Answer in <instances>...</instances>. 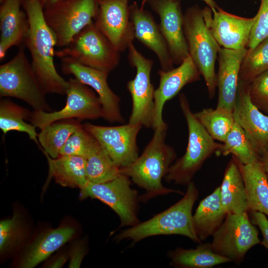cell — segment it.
Returning <instances> with one entry per match:
<instances>
[{
    "instance_id": "obj_7",
    "label": "cell",
    "mask_w": 268,
    "mask_h": 268,
    "mask_svg": "<svg viewBox=\"0 0 268 268\" xmlns=\"http://www.w3.org/2000/svg\"><path fill=\"white\" fill-rule=\"evenodd\" d=\"M46 93L21 46L10 61L0 66V96L20 99L34 110L51 112Z\"/></svg>"
},
{
    "instance_id": "obj_19",
    "label": "cell",
    "mask_w": 268,
    "mask_h": 268,
    "mask_svg": "<svg viewBox=\"0 0 268 268\" xmlns=\"http://www.w3.org/2000/svg\"><path fill=\"white\" fill-rule=\"evenodd\" d=\"M159 84L155 90L153 130L166 123L162 117L165 103L172 99L185 85L200 79L201 73L190 55L176 68L158 72Z\"/></svg>"
},
{
    "instance_id": "obj_5",
    "label": "cell",
    "mask_w": 268,
    "mask_h": 268,
    "mask_svg": "<svg viewBox=\"0 0 268 268\" xmlns=\"http://www.w3.org/2000/svg\"><path fill=\"white\" fill-rule=\"evenodd\" d=\"M183 29L189 55L202 76L209 98L212 99L217 86L215 64L221 47L206 25L202 9L198 5L186 10Z\"/></svg>"
},
{
    "instance_id": "obj_31",
    "label": "cell",
    "mask_w": 268,
    "mask_h": 268,
    "mask_svg": "<svg viewBox=\"0 0 268 268\" xmlns=\"http://www.w3.org/2000/svg\"><path fill=\"white\" fill-rule=\"evenodd\" d=\"M215 153L224 156L231 154L243 164L255 162L260 158L251 140L235 119L225 140Z\"/></svg>"
},
{
    "instance_id": "obj_39",
    "label": "cell",
    "mask_w": 268,
    "mask_h": 268,
    "mask_svg": "<svg viewBox=\"0 0 268 268\" xmlns=\"http://www.w3.org/2000/svg\"><path fill=\"white\" fill-rule=\"evenodd\" d=\"M253 222L258 225L263 237L261 244L268 250V219L265 214L258 211H251Z\"/></svg>"
},
{
    "instance_id": "obj_29",
    "label": "cell",
    "mask_w": 268,
    "mask_h": 268,
    "mask_svg": "<svg viewBox=\"0 0 268 268\" xmlns=\"http://www.w3.org/2000/svg\"><path fill=\"white\" fill-rule=\"evenodd\" d=\"M82 126L73 119L58 121L45 126L40 129L38 135L42 150L53 158L58 157L69 136Z\"/></svg>"
},
{
    "instance_id": "obj_9",
    "label": "cell",
    "mask_w": 268,
    "mask_h": 268,
    "mask_svg": "<svg viewBox=\"0 0 268 268\" xmlns=\"http://www.w3.org/2000/svg\"><path fill=\"white\" fill-rule=\"evenodd\" d=\"M132 180L120 174L115 179L103 183L87 181L80 189L81 199H97L109 206L119 216V228L134 226L140 222L138 218L139 196L131 187Z\"/></svg>"
},
{
    "instance_id": "obj_38",
    "label": "cell",
    "mask_w": 268,
    "mask_h": 268,
    "mask_svg": "<svg viewBox=\"0 0 268 268\" xmlns=\"http://www.w3.org/2000/svg\"><path fill=\"white\" fill-rule=\"evenodd\" d=\"M249 94L259 110L268 111V70L256 77L249 84Z\"/></svg>"
},
{
    "instance_id": "obj_10",
    "label": "cell",
    "mask_w": 268,
    "mask_h": 268,
    "mask_svg": "<svg viewBox=\"0 0 268 268\" xmlns=\"http://www.w3.org/2000/svg\"><path fill=\"white\" fill-rule=\"evenodd\" d=\"M67 82L64 107L54 112L34 110L29 120L32 125L41 129L48 124L62 120H95L103 117L101 103L95 92L75 77L69 78Z\"/></svg>"
},
{
    "instance_id": "obj_41",
    "label": "cell",
    "mask_w": 268,
    "mask_h": 268,
    "mask_svg": "<svg viewBox=\"0 0 268 268\" xmlns=\"http://www.w3.org/2000/svg\"><path fill=\"white\" fill-rule=\"evenodd\" d=\"M67 260V256L65 254H60L48 263L46 266L47 268H62L66 263Z\"/></svg>"
},
{
    "instance_id": "obj_36",
    "label": "cell",
    "mask_w": 268,
    "mask_h": 268,
    "mask_svg": "<svg viewBox=\"0 0 268 268\" xmlns=\"http://www.w3.org/2000/svg\"><path fill=\"white\" fill-rule=\"evenodd\" d=\"M97 142L83 125L69 136L61 149L60 155L76 156L85 159Z\"/></svg>"
},
{
    "instance_id": "obj_11",
    "label": "cell",
    "mask_w": 268,
    "mask_h": 268,
    "mask_svg": "<svg viewBox=\"0 0 268 268\" xmlns=\"http://www.w3.org/2000/svg\"><path fill=\"white\" fill-rule=\"evenodd\" d=\"M259 232L248 212L227 214L219 229L213 235L210 245L216 254L231 262H243L247 252L259 244Z\"/></svg>"
},
{
    "instance_id": "obj_14",
    "label": "cell",
    "mask_w": 268,
    "mask_h": 268,
    "mask_svg": "<svg viewBox=\"0 0 268 268\" xmlns=\"http://www.w3.org/2000/svg\"><path fill=\"white\" fill-rule=\"evenodd\" d=\"M98 11L94 23L120 52L135 38L128 0H98Z\"/></svg>"
},
{
    "instance_id": "obj_23",
    "label": "cell",
    "mask_w": 268,
    "mask_h": 268,
    "mask_svg": "<svg viewBox=\"0 0 268 268\" xmlns=\"http://www.w3.org/2000/svg\"><path fill=\"white\" fill-rule=\"evenodd\" d=\"M75 230L62 226L40 235L26 249L19 263L22 268H33L70 240Z\"/></svg>"
},
{
    "instance_id": "obj_21",
    "label": "cell",
    "mask_w": 268,
    "mask_h": 268,
    "mask_svg": "<svg viewBox=\"0 0 268 268\" xmlns=\"http://www.w3.org/2000/svg\"><path fill=\"white\" fill-rule=\"evenodd\" d=\"M135 38L156 55L163 70L173 68L167 43L151 14L136 3L130 6Z\"/></svg>"
},
{
    "instance_id": "obj_37",
    "label": "cell",
    "mask_w": 268,
    "mask_h": 268,
    "mask_svg": "<svg viewBox=\"0 0 268 268\" xmlns=\"http://www.w3.org/2000/svg\"><path fill=\"white\" fill-rule=\"evenodd\" d=\"M256 20L252 27L247 49H252L268 37V0H260Z\"/></svg>"
},
{
    "instance_id": "obj_8",
    "label": "cell",
    "mask_w": 268,
    "mask_h": 268,
    "mask_svg": "<svg viewBox=\"0 0 268 268\" xmlns=\"http://www.w3.org/2000/svg\"><path fill=\"white\" fill-rule=\"evenodd\" d=\"M98 11V0H62L44 8L45 21L63 48L87 25Z\"/></svg>"
},
{
    "instance_id": "obj_13",
    "label": "cell",
    "mask_w": 268,
    "mask_h": 268,
    "mask_svg": "<svg viewBox=\"0 0 268 268\" xmlns=\"http://www.w3.org/2000/svg\"><path fill=\"white\" fill-rule=\"evenodd\" d=\"M84 129L99 142L120 168L133 163L139 156L137 137L142 128L139 124L101 126L86 123Z\"/></svg>"
},
{
    "instance_id": "obj_1",
    "label": "cell",
    "mask_w": 268,
    "mask_h": 268,
    "mask_svg": "<svg viewBox=\"0 0 268 268\" xmlns=\"http://www.w3.org/2000/svg\"><path fill=\"white\" fill-rule=\"evenodd\" d=\"M21 3L29 25L24 43L30 52L33 71L46 94L66 95L68 82L54 64L57 41L44 18L42 0H21Z\"/></svg>"
},
{
    "instance_id": "obj_42",
    "label": "cell",
    "mask_w": 268,
    "mask_h": 268,
    "mask_svg": "<svg viewBox=\"0 0 268 268\" xmlns=\"http://www.w3.org/2000/svg\"><path fill=\"white\" fill-rule=\"evenodd\" d=\"M259 160L268 177V152L263 154L262 156L260 157Z\"/></svg>"
},
{
    "instance_id": "obj_4",
    "label": "cell",
    "mask_w": 268,
    "mask_h": 268,
    "mask_svg": "<svg viewBox=\"0 0 268 268\" xmlns=\"http://www.w3.org/2000/svg\"><path fill=\"white\" fill-rule=\"evenodd\" d=\"M179 104L188 129V144L185 154L177 159L165 177L168 183L188 185L205 161L221 147L207 132L192 112L186 96H179Z\"/></svg>"
},
{
    "instance_id": "obj_35",
    "label": "cell",
    "mask_w": 268,
    "mask_h": 268,
    "mask_svg": "<svg viewBox=\"0 0 268 268\" xmlns=\"http://www.w3.org/2000/svg\"><path fill=\"white\" fill-rule=\"evenodd\" d=\"M22 219L18 212L12 216L0 221V252L1 254L9 252L22 240L23 229Z\"/></svg>"
},
{
    "instance_id": "obj_3",
    "label": "cell",
    "mask_w": 268,
    "mask_h": 268,
    "mask_svg": "<svg viewBox=\"0 0 268 268\" xmlns=\"http://www.w3.org/2000/svg\"><path fill=\"white\" fill-rule=\"evenodd\" d=\"M199 196V191L192 181L180 201L152 218L121 231L115 236V240L136 243L151 236L180 235L201 243L194 229L192 214Z\"/></svg>"
},
{
    "instance_id": "obj_12",
    "label": "cell",
    "mask_w": 268,
    "mask_h": 268,
    "mask_svg": "<svg viewBox=\"0 0 268 268\" xmlns=\"http://www.w3.org/2000/svg\"><path fill=\"white\" fill-rule=\"evenodd\" d=\"M128 50L129 63L136 68L134 78L127 84L132 100L128 123L153 129L155 90L151 82L150 73L153 61L142 55L133 43Z\"/></svg>"
},
{
    "instance_id": "obj_43",
    "label": "cell",
    "mask_w": 268,
    "mask_h": 268,
    "mask_svg": "<svg viewBox=\"0 0 268 268\" xmlns=\"http://www.w3.org/2000/svg\"><path fill=\"white\" fill-rule=\"evenodd\" d=\"M205 3H206L208 6H209L212 10L217 9L220 8L214 0H202Z\"/></svg>"
},
{
    "instance_id": "obj_22",
    "label": "cell",
    "mask_w": 268,
    "mask_h": 268,
    "mask_svg": "<svg viewBox=\"0 0 268 268\" xmlns=\"http://www.w3.org/2000/svg\"><path fill=\"white\" fill-rule=\"evenodd\" d=\"M29 21L21 0H0V60L8 50L24 42L29 29Z\"/></svg>"
},
{
    "instance_id": "obj_33",
    "label": "cell",
    "mask_w": 268,
    "mask_h": 268,
    "mask_svg": "<svg viewBox=\"0 0 268 268\" xmlns=\"http://www.w3.org/2000/svg\"><path fill=\"white\" fill-rule=\"evenodd\" d=\"M194 115L211 137L222 143L235 123L233 112L218 108L203 109Z\"/></svg>"
},
{
    "instance_id": "obj_45",
    "label": "cell",
    "mask_w": 268,
    "mask_h": 268,
    "mask_svg": "<svg viewBox=\"0 0 268 268\" xmlns=\"http://www.w3.org/2000/svg\"><path fill=\"white\" fill-rule=\"evenodd\" d=\"M148 0H142V5L141 7L143 8L144 4L147 2Z\"/></svg>"
},
{
    "instance_id": "obj_16",
    "label": "cell",
    "mask_w": 268,
    "mask_h": 268,
    "mask_svg": "<svg viewBox=\"0 0 268 268\" xmlns=\"http://www.w3.org/2000/svg\"><path fill=\"white\" fill-rule=\"evenodd\" d=\"M159 16V27L167 43L174 64L179 65L189 55L183 29L181 0H148Z\"/></svg>"
},
{
    "instance_id": "obj_20",
    "label": "cell",
    "mask_w": 268,
    "mask_h": 268,
    "mask_svg": "<svg viewBox=\"0 0 268 268\" xmlns=\"http://www.w3.org/2000/svg\"><path fill=\"white\" fill-rule=\"evenodd\" d=\"M247 51V48L241 50L220 49L217 56L219 67L216 82L218 95L216 108L233 112L240 67Z\"/></svg>"
},
{
    "instance_id": "obj_28",
    "label": "cell",
    "mask_w": 268,
    "mask_h": 268,
    "mask_svg": "<svg viewBox=\"0 0 268 268\" xmlns=\"http://www.w3.org/2000/svg\"><path fill=\"white\" fill-rule=\"evenodd\" d=\"M168 255L171 265L180 268H210L231 262L214 253L210 243H200L195 249L179 247L170 251Z\"/></svg>"
},
{
    "instance_id": "obj_40",
    "label": "cell",
    "mask_w": 268,
    "mask_h": 268,
    "mask_svg": "<svg viewBox=\"0 0 268 268\" xmlns=\"http://www.w3.org/2000/svg\"><path fill=\"white\" fill-rule=\"evenodd\" d=\"M86 254L85 247L81 243H77L70 250L68 267L79 268Z\"/></svg>"
},
{
    "instance_id": "obj_25",
    "label": "cell",
    "mask_w": 268,
    "mask_h": 268,
    "mask_svg": "<svg viewBox=\"0 0 268 268\" xmlns=\"http://www.w3.org/2000/svg\"><path fill=\"white\" fill-rule=\"evenodd\" d=\"M47 158L49 173L44 186L46 188L52 178L63 187L82 188L87 182L86 177V159L82 157L60 155L51 157L42 150Z\"/></svg>"
},
{
    "instance_id": "obj_30",
    "label": "cell",
    "mask_w": 268,
    "mask_h": 268,
    "mask_svg": "<svg viewBox=\"0 0 268 268\" xmlns=\"http://www.w3.org/2000/svg\"><path fill=\"white\" fill-rule=\"evenodd\" d=\"M31 112L10 100L0 101V129L3 134L16 131L26 133L29 138L39 145L36 127L26 122L29 121Z\"/></svg>"
},
{
    "instance_id": "obj_44",
    "label": "cell",
    "mask_w": 268,
    "mask_h": 268,
    "mask_svg": "<svg viewBox=\"0 0 268 268\" xmlns=\"http://www.w3.org/2000/svg\"><path fill=\"white\" fill-rule=\"evenodd\" d=\"M62 0H42L43 7H45L48 5L54 4L58 1Z\"/></svg>"
},
{
    "instance_id": "obj_26",
    "label": "cell",
    "mask_w": 268,
    "mask_h": 268,
    "mask_svg": "<svg viewBox=\"0 0 268 268\" xmlns=\"http://www.w3.org/2000/svg\"><path fill=\"white\" fill-rule=\"evenodd\" d=\"M234 158L244 179L249 211L268 216V177L261 162L243 164Z\"/></svg>"
},
{
    "instance_id": "obj_18",
    "label": "cell",
    "mask_w": 268,
    "mask_h": 268,
    "mask_svg": "<svg viewBox=\"0 0 268 268\" xmlns=\"http://www.w3.org/2000/svg\"><path fill=\"white\" fill-rule=\"evenodd\" d=\"M249 84L239 80L233 114L259 154L262 155L268 152V116L252 102Z\"/></svg>"
},
{
    "instance_id": "obj_32",
    "label": "cell",
    "mask_w": 268,
    "mask_h": 268,
    "mask_svg": "<svg viewBox=\"0 0 268 268\" xmlns=\"http://www.w3.org/2000/svg\"><path fill=\"white\" fill-rule=\"evenodd\" d=\"M86 159V177L92 183H103L112 180L120 174V168L97 141Z\"/></svg>"
},
{
    "instance_id": "obj_15",
    "label": "cell",
    "mask_w": 268,
    "mask_h": 268,
    "mask_svg": "<svg viewBox=\"0 0 268 268\" xmlns=\"http://www.w3.org/2000/svg\"><path fill=\"white\" fill-rule=\"evenodd\" d=\"M202 11L206 25L220 46L231 50L247 48L256 16L240 17L220 8L212 10L209 6Z\"/></svg>"
},
{
    "instance_id": "obj_27",
    "label": "cell",
    "mask_w": 268,
    "mask_h": 268,
    "mask_svg": "<svg viewBox=\"0 0 268 268\" xmlns=\"http://www.w3.org/2000/svg\"><path fill=\"white\" fill-rule=\"evenodd\" d=\"M226 215L221 204L219 186L200 201L193 215L194 229L200 240L204 241L212 236L222 225Z\"/></svg>"
},
{
    "instance_id": "obj_34",
    "label": "cell",
    "mask_w": 268,
    "mask_h": 268,
    "mask_svg": "<svg viewBox=\"0 0 268 268\" xmlns=\"http://www.w3.org/2000/svg\"><path fill=\"white\" fill-rule=\"evenodd\" d=\"M268 70V37L252 49L243 60L239 80L250 84L256 77Z\"/></svg>"
},
{
    "instance_id": "obj_17",
    "label": "cell",
    "mask_w": 268,
    "mask_h": 268,
    "mask_svg": "<svg viewBox=\"0 0 268 268\" xmlns=\"http://www.w3.org/2000/svg\"><path fill=\"white\" fill-rule=\"evenodd\" d=\"M62 63V69L65 74L73 75L97 93L102 107L103 118L111 124L124 122L120 111V97L111 90L107 83L109 73L73 62Z\"/></svg>"
},
{
    "instance_id": "obj_2",
    "label": "cell",
    "mask_w": 268,
    "mask_h": 268,
    "mask_svg": "<svg viewBox=\"0 0 268 268\" xmlns=\"http://www.w3.org/2000/svg\"><path fill=\"white\" fill-rule=\"evenodd\" d=\"M166 123L155 128L152 137L142 154L130 165L120 168V173L129 177L145 193L140 202H146L159 196L170 193L184 195L182 191L165 187L162 183L177 155L174 148L165 142Z\"/></svg>"
},
{
    "instance_id": "obj_6",
    "label": "cell",
    "mask_w": 268,
    "mask_h": 268,
    "mask_svg": "<svg viewBox=\"0 0 268 268\" xmlns=\"http://www.w3.org/2000/svg\"><path fill=\"white\" fill-rule=\"evenodd\" d=\"M62 62L70 61L108 73L118 66L120 52L99 31L94 21L87 25L67 46L55 51Z\"/></svg>"
},
{
    "instance_id": "obj_24",
    "label": "cell",
    "mask_w": 268,
    "mask_h": 268,
    "mask_svg": "<svg viewBox=\"0 0 268 268\" xmlns=\"http://www.w3.org/2000/svg\"><path fill=\"white\" fill-rule=\"evenodd\" d=\"M220 188V201L226 214L249 211L244 179L234 156L228 163Z\"/></svg>"
}]
</instances>
